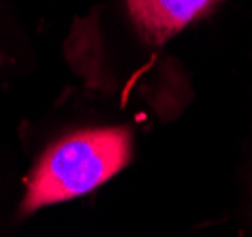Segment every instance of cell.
<instances>
[{"label": "cell", "instance_id": "obj_1", "mask_svg": "<svg viewBox=\"0 0 252 237\" xmlns=\"http://www.w3.org/2000/svg\"><path fill=\"white\" fill-rule=\"evenodd\" d=\"M133 156V131L126 125L70 133L42 154L27 184L19 212L27 216L53 203L97 190Z\"/></svg>", "mask_w": 252, "mask_h": 237}, {"label": "cell", "instance_id": "obj_2", "mask_svg": "<svg viewBox=\"0 0 252 237\" xmlns=\"http://www.w3.org/2000/svg\"><path fill=\"white\" fill-rule=\"evenodd\" d=\"M220 2L222 0H126V8L139 36L146 44L161 46Z\"/></svg>", "mask_w": 252, "mask_h": 237}, {"label": "cell", "instance_id": "obj_3", "mask_svg": "<svg viewBox=\"0 0 252 237\" xmlns=\"http://www.w3.org/2000/svg\"><path fill=\"white\" fill-rule=\"evenodd\" d=\"M6 61H8V57H6V53H4V51L0 50V68H2L4 65H6Z\"/></svg>", "mask_w": 252, "mask_h": 237}]
</instances>
